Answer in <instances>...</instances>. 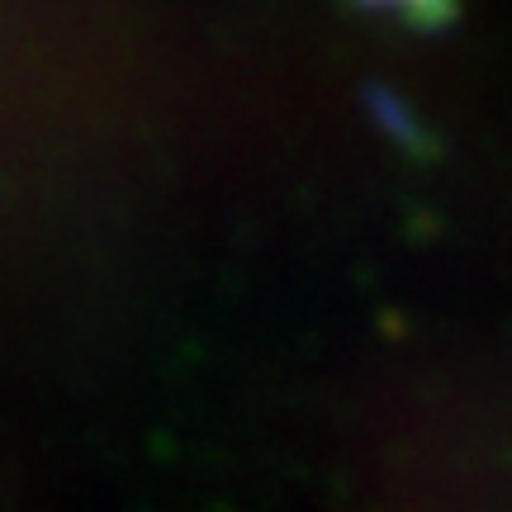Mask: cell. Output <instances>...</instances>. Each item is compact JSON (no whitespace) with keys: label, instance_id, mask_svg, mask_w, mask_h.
Here are the masks:
<instances>
[{"label":"cell","instance_id":"obj_2","mask_svg":"<svg viewBox=\"0 0 512 512\" xmlns=\"http://www.w3.org/2000/svg\"><path fill=\"white\" fill-rule=\"evenodd\" d=\"M370 105H375V114H380V124L389 128V133H394L399 143L418 147V133H413V119L403 114V105H399V100H394V95H389V91H380V95H375V100H370Z\"/></svg>","mask_w":512,"mask_h":512},{"label":"cell","instance_id":"obj_1","mask_svg":"<svg viewBox=\"0 0 512 512\" xmlns=\"http://www.w3.org/2000/svg\"><path fill=\"white\" fill-rule=\"evenodd\" d=\"M366 10H384V15H399L413 29H441L446 19L456 15V0H356Z\"/></svg>","mask_w":512,"mask_h":512}]
</instances>
